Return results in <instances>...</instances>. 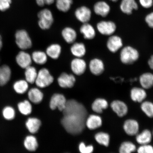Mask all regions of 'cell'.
Listing matches in <instances>:
<instances>
[{
    "instance_id": "cell-1",
    "label": "cell",
    "mask_w": 153,
    "mask_h": 153,
    "mask_svg": "<svg viewBox=\"0 0 153 153\" xmlns=\"http://www.w3.org/2000/svg\"><path fill=\"white\" fill-rule=\"evenodd\" d=\"M64 117L62 120L66 131L72 135L81 133L85 128L87 112L83 105L75 100L67 101L62 111Z\"/></svg>"
},
{
    "instance_id": "cell-2",
    "label": "cell",
    "mask_w": 153,
    "mask_h": 153,
    "mask_svg": "<svg viewBox=\"0 0 153 153\" xmlns=\"http://www.w3.org/2000/svg\"><path fill=\"white\" fill-rule=\"evenodd\" d=\"M139 57L138 51L129 46L123 48L120 53V60L125 64H133L138 60Z\"/></svg>"
},
{
    "instance_id": "cell-3",
    "label": "cell",
    "mask_w": 153,
    "mask_h": 153,
    "mask_svg": "<svg viewBox=\"0 0 153 153\" xmlns=\"http://www.w3.org/2000/svg\"><path fill=\"white\" fill-rule=\"evenodd\" d=\"M39 18L38 24L40 28L43 30L49 29L53 22V18L52 13L47 9L40 11L38 14Z\"/></svg>"
},
{
    "instance_id": "cell-4",
    "label": "cell",
    "mask_w": 153,
    "mask_h": 153,
    "mask_svg": "<svg viewBox=\"0 0 153 153\" xmlns=\"http://www.w3.org/2000/svg\"><path fill=\"white\" fill-rule=\"evenodd\" d=\"M15 42L19 48L25 50L32 46L31 39L27 32L24 30H19L15 34Z\"/></svg>"
},
{
    "instance_id": "cell-5",
    "label": "cell",
    "mask_w": 153,
    "mask_h": 153,
    "mask_svg": "<svg viewBox=\"0 0 153 153\" xmlns=\"http://www.w3.org/2000/svg\"><path fill=\"white\" fill-rule=\"evenodd\" d=\"M53 78L46 68H43L38 73L35 83L38 87L44 88L48 87L53 83Z\"/></svg>"
},
{
    "instance_id": "cell-6",
    "label": "cell",
    "mask_w": 153,
    "mask_h": 153,
    "mask_svg": "<svg viewBox=\"0 0 153 153\" xmlns=\"http://www.w3.org/2000/svg\"><path fill=\"white\" fill-rule=\"evenodd\" d=\"M98 31L102 35L111 36L114 33L116 29L115 24L111 21H101L97 25Z\"/></svg>"
},
{
    "instance_id": "cell-7",
    "label": "cell",
    "mask_w": 153,
    "mask_h": 153,
    "mask_svg": "<svg viewBox=\"0 0 153 153\" xmlns=\"http://www.w3.org/2000/svg\"><path fill=\"white\" fill-rule=\"evenodd\" d=\"M66 102V99L64 95L55 94L51 97L50 102V107L53 110L57 108L59 110L62 111L65 108Z\"/></svg>"
},
{
    "instance_id": "cell-8",
    "label": "cell",
    "mask_w": 153,
    "mask_h": 153,
    "mask_svg": "<svg viewBox=\"0 0 153 153\" xmlns=\"http://www.w3.org/2000/svg\"><path fill=\"white\" fill-rule=\"evenodd\" d=\"M87 68V64L85 60L81 58L76 57L72 61L71 68L74 73L76 75L83 74Z\"/></svg>"
},
{
    "instance_id": "cell-9",
    "label": "cell",
    "mask_w": 153,
    "mask_h": 153,
    "mask_svg": "<svg viewBox=\"0 0 153 153\" xmlns=\"http://www.w3.org/2000/svg\"><path fill=\"white\" fill-rule=\"evenodd\" d=\"M59 86L62 88H71L76 82V78L72 74L63 73L57 79Z\"/></svg>"
},
{
    "instance_id": "cell-10",
    "label": "cell",
    "mask_w": 153,
    "mask_h": 153,
    "mask_svg": "<svg viewBox=\"0 0 153 153\" xmlns=\"http://www.w3.org/2000/svg\"><path fill=\"white\" fill-rule=\"evenodd\" d=\"M75 15L76 19L82 23H88L91 16V10L85 6L81 7L76 9Z\"/></svg>"
},
{
    "instance_id": "cell-11",
    "label": "cell",
    "mask_w": 153,
    "mask_h": 153,
    "mask_svg": "<svg viewBox=\"0 0 153 153\" xmlns=\"http://www.w3.org/2000/svg\"><path fill=\"white\" fill-rule=\"evenodd\" d=\"M32 60V57L30 55L24 51H20L16 57L17 64L23 68L25 69L31 66Z\"/></svg>"
},
{
    "instance_id": "cell-12",
    "label": "cell",
    "mask_w": 153,
    "mask_h": 153,
    "mask_svg": "<svg viewBox=\"0 0 153 153\" xmlns=\"http://www.w3.org/2000/svg\"><path fill=\"white\" fill-rule=\"evenodd\" d=\"M120 8L124 14L131 15L134 10L138 9V5L135 0H122Z\"/></svg>"
},
{
    "instance_id": "cell-13",
    "label": "cell",
    "mask_w": 153,
    "mask_h": 153,
    "mask_svg": "<svg viewBox=\"0 0 153 153\" xmlns=\"http://www.w3.org/2000/svg\"><path fill=\"white\" fill-rule=\"evenodd\" d=\"M123 46V42L121 38L117 36H112L108 38L107 43V47L111 52L115 53L119 50Z\"/></svg>"
},
{
    "instance_id": "cell-14",
    "label": "cell",
    "mask_w": 153,
    "mask_h": 153,
    "mask_svg": "<svg viewBox=\"0 0 153 153\" xmlns=\"http://www.w3.org/2000/svg\"><path fill=\"white\" fill-rule=\"evenodd\" d=\"M89 68L91 73L96 76L100 75L104 71V65L99 59H92L89 63Z\"/></svg>"
},
{
    "instance_id": "cell-15",
    "label": "cell",
    "mask_w": 153,
    "mask_h": 153,
    "mask_svg": "<svg viewBox=\"0 0 153 153\" xmlns=\"http://www.w3.org/2000/svg\"><path fill=\"white\" fill-rule=\"evenodd\" d=\"M110 5L104 1L97 2L94 7V10L95 14L103 17L108 16L110 12Z\"/></svg>"
},
{
    "instance_id": "cell-16",
    "label": "cell",
    "mask_w": 153,
    "mask_h": 153,
    "mask_svg": "<svg viewBox=\"0 0 153 153\" xmlns=\"http://www.w3.org/2000/svg\"><path fill=\"white\" fill-rule=\"evenodd\" d=\"M123 128L128 135L131 136L135 135L138 132L139 124L135 120H128L124 122Z\"/></svg>"
},
{
    "instance_id": "cell-17",
    "label": "cell",
    "mask_w": 153,
    "mask_h": 153,
    "mask_svg": "<svg viewBox=\"0 0 153 153\" xmlns=\"http://www.w3.org/2000/svg\"><path fill=\"white\" fill-rule=\"evenodd\" d=\"M111 107L113 110L120 117H122L127 114L128 108L123 102L120 100H115L111 103Z\"/></svg>"
},
{
    "instance_id": "cell-18",
    "label": "cell",
    "mask_w": 153,
    "mask_h": 153,
    "mask_svg": "<svg viewBox=\"0 0 153 153\" xmlns=\"http://www.w3.org/2000/svg\"><path fill=\"white\" fill-rule=\"evenodd\" d=\"M11 71L10 68L6 65L0 67V86H3L10 79Z\"/></svg>"
},
{
    "instance_id": "cell-19",
    "label": "cell",
    "mask_w": 153,
    "mask_h": 153,
    "mask_svg": "<svg viewBox=\"0 0 153 153\" xmlns=\"http://www.w3.org/2000/svg\"><path fill=\"white\" fill-rule=\"evenodd\" d=\"M80 31L83 34L84 38L85 39H92L95 37L96 32L94 28L91 25L88 23L82 25L80 28Z\"/></svg>"
},
{
    "instance_id": "cell-20",
    "label": "cell",
    "mask_w": 153,
    "mask_h": 153,
    "mask_svg": "<svg viewBox=\"0 0 153 153\" xmlns=\"http://www.w3.org/2000/svg\"><path fill=\"white\" fill-rule=\"evenodd\" d=\"M102 120L100 116L96 115H91L86 120L85 124L91 130L95 129L102 125Z\"/></svg>"
},
{
    "instance_id": "cell-21",
    "label": "cell",
    "mask_w": 153,
    "mask_h": 153,
    "mask_svg": "<svg viewBox=\"0 0 153 153\" xmlns=\"http://www.w3.org/2000/svg\"><path fill=\"white\" fill-rule=\"evenodd\" d=\"M62 35L65 41L68 44L74 43L77 38L75 30L70 27L65 28L63 30Z\"/></svg>"
},
{
    "instance_id": "cell-22",
    "label": "cell",
    "mask_w": 153,
    "mask_h": 153,
    "mask_svg": "<svg viewBox=\"0 0 153 153\" xmlns=\"http://www.w3.org/2000/svg\"><path fill=\"white\" fill-rule=\"evenodd\" d=\"M28 96L30 101L35 104H39L42 100L43 97V93L37 88H33L30 90Z\"/></svg>"
},
{
    "instance_id": "cell-23",
    "label": "cell",
    "mask_w": 153,
    "mask_h": 153,
    "mask_svg": "<svg viewBox=\"0 0 153 153\" xmlns=\"http://www.w3.org/2000/svg\"><path fill=\"white\" fill-rule=\"evenodd\" d=\"M62 47L57 44H52L47 48L46 53L48 56L51 59L56 60L60 56Z\"/></svg>"
},
{
    "instance_id": "cell-24",
    "label": "cell",
    "mask_w": 153,
    "mask_h": 153,
    "mask_svg": "<svg viewBox=\"0 0 153 153\" xmlns=\"http://www.w3.org/2000/svg\"><path fill=\"white\" fill-rule=\"evenodd\" d=\"M41 124L40 120L36 118H29L26 122L27 128L30 133L32 134H35L37 132Z\"/></svg>"
},
{
    "instance_id": "cell-25",
    "label": "cell",
    "mask_w": 153,
    "mask_h": 153,
    "mask_svg": "<svg viewBox=\"0 0 153 153\" xmlns=\"http://www.w3.org/2000/svg\"><path fill=\"white\" fill-rule=\"evenodd\" d=\"M71 51L74 56L81 58L85 54L86 50L85 45L82 43H74L71 48Z\"/></svg>"
},
{
    "instance_id": "cell-26",
    "label": "cell",
    "mask_w": 153,
    "mask_h": 153,
    "mask_svg": "<svg viewBox=\"0 0 153 153\" xmlns=\"http://www.w3.org/2000/svg\"><path fill=\"white\" fill-rule=\"evenodd\" d=\"M139 79L141 85L144 89H150L153 86V74L151 73L143 74Z\"/></svg>"
},
{
    "instance_id": "cell-27",
    "label": "cell",
    "mask_w": 153,
    "mask_h": 153,
    "mask_svg": "<svg viewBox=\"0 0 153 153\" xmlns=\"http://www.w3.org/2000/svg\"><path fill=\"white\" fill-rule=\"evenodd\" d=\"M146 97V93L144 89L140 88H134L131 91V97L135 102H140L144 100Z\"/></svg>"
},
{
    "instance_id": "cell-28",
    "label": "cell",
    "mask_w": 153,
    "mask_h": 153,
    "mask_svg": "<svg viewBox=\"0 0 153 153\" xmlns=\"http://www.w3.org/2000/svg\"><path fill=\"white\" fill-rule=\"evenodd\" d=\"M25 148L30 152H34L38 147V143L36 137L32 135H28L25 138L24 142Z\"/></svg>"
},
{
    "instance_id": "cell-29",
    "label": "cell",
    "mask_w": 153,
    "mask_h": 153,
    "mask_svg": "<svg viewBox=\"0 0 153 153\" xmlns=\"http://www.w3.org/2000/svg\"><path fill=\"white\" fill-rule=\"evenodd\" d=\"M13 88L16 93L19 94H24L28 90V83L26 80H18L13 84Z\"/></svg>"
},
{
    "instance_id": "cell-30",
    "label": "cell",
    "mask_w": 153,
    "mask_h": 153,
    "mask_svg": "<svg viewBox=\"0 0 153 153\" xmlns=\"http://www.w3.org/2000/svg\"><path fill=\"white\" fill-rule=\"evenodd\" d=\"M108 106L106 100L103 99H97L95 100L92 105V109L94 111L97 113L100 114L103 110L105 109Z\"/></svg>"
},
{
    "instance_id": "cell-31",
    "label": "cell",
    "mask_w": 153,
    "mask_h": 153,
    "mask_svg": "<svg viewBox=\"0 0 153 153\" xmlns=\"http://www.w3.org/2000/svg\"><path fill=\"white\" fill-rule=\"evenodd\" d=\"M37 74V70L33 66H30L25 68V75L26 80L28 83L33 84L35 83Z\"/></svg>"
},
{
    "instance_id": "cell-32",
    "label": "cell",
    "mask_w": 153,
    "mask_h": 153,
    "mask_svg": "<svg viewBox=\"0 0 153 153\" xmlns=\"http://www.w3.org/2000/svg\"><path fill=\"white\" fill-rule=\"evenodd\" d=\"M46 53L43 51H34L32 55V60L36 64L43 65L47 62L48 57Z\"/></svg>"
},
{
    "instance_id": "cell-33",
    "label": "cell",
    "mask_w": 153,
    "mask_h": 153,
    "mask_svg": "<svg viewBox=\"0 0 153 153\" xmlns=\"http://www.w3.org/2000/svg\"><path fill=\"white\" fill-rule=\"evenodd\" d=\"M152 139V134L148 130H145L142 133L137 135V142L141 145L148 144Z\"/></svg>"
},
{
    "instance_id": "cell-34",
    "label": "cell",
    "mask_w": 153,
    "mask_h": 153,
    "mask_svg": "<svg viewBox=\"0 0 153 153\" xmlns=\"http://www.w3.org/2000/svg\"><path fill=\"white\" fill-rule=\"evenodd\" d=\"M18 108L21 114L27 116L31 114L32 111V106L29 101L25 100L19 102Z\"/></svg>"
},
{
    "instance_id": "cell-35",
    "label": "cell",
    "mask_w": 153,
    "mask_h": 153,
    "mask_svg": "<svg viewBox=\"0 0 153 153\" xmlns=\"http://www.w3.org/2000/svg\"><path fill=\"white\" fill-rule=\"evenodd\" d=\"M4 118L7 120H14L16 116V111L14 108L10 106H6L2 111Z\"/></svg>"
},
{
    "instance_id": "cell-36",
    "label": "cell",
    "mask_w": 153,
    "mask_h": 153,
    "mask_svg": "<svg viewBox=\"0 0 153 153\" xmlns=\"http://www.w3.org/2000/svg\"><path fill=\"white\" fill-rule=\"evenodd\" d=\"M72 3V0H56V7L59 11L66 12L69 10Z\"/></svg>"
},
{
    "instance_id": "cell-37",
    "label": "cell",
    "mask_w": 153,
    "mask_h": 153,
    "mask_svg": "<svg viewBox=\"0 0 153 153\" xmlns=\"http://www.w3.org/2000/svg\"><path fill=\"white\" fill-rule=\"evenodd\" d=\"M96 140L101 145L105 146H108L110 142V137L108 134L100 132L96 134L95 137Z\"/></svg>"
},
{
    "instance_id": "cell-38",
    "label": "cell",
    "mask_w": 153,
    "mask_h": 153,
    "mask_svg": "<svg viewBox=\"0 0 153 153\" xmlns=\"http://www.w3.org/2000/svg\"><path fill=\"white\" fill-rule=\"evenodd\" d=\"M136 149V146L133 143L126 141L122 143L120 145L119 152L121 153H130L134 152Z\"/></svg>"
},
{
    "instance_id": "cell-39",
    "label": "cell",
    "mask_w": 153,
    "mask_h": 153,
    "mask_svg": "<svg viewBox=\"0 0 153 153\" xmlns=\"http://www.w3.org/2000/svg\"><path fill=\"white\" fill-rule=\"evenodd\" d=\"M141 108L146 115L150 118L153 117V104L149 101H145L141 105Z\"/></svg>"
},
{
    "instance_id": "cell-40",
    "label": "cell",
    "mask_w": 153,
    "mask_h": 153,
    "mask_svg": "<svg viewBox=\"0 0 153 153\" xmlns=\"http://www.w3.org/2000/svg\"><path fill=\"white\" fill-rule=\"evenodd\" d=\"M139 153H153V147L150 145H143L137 150Z\"/></svg>"
},
{
    "instance_id": "cell-41",
    "label": "cell",
    "mask_w": 153,
    "mask_h": 153,
    "mask_svg": "<svg viewBox=\"0 0 153 153\" xmlns=\"http://www.w3.org/2000/svg\"><path fill=\"white\" fill-rule=\"evenodd\" d=\"M79 149L80 152L82 153H91L93 152L94 150L92 146L89 145L88 146H86L83 143H80Z\"/></svg>"
},
{
    "instance_id": "cell-42",
    "label": "cell",
    "mask_w": 153,
    "mask_h": 153,
    "mask_svg": "<svg viewBox=\"0 0 153 153\" xmlns=\"http://www.w3.org/2000/svg\"><path fill=\"white\" fill-rule=\"evenodd\" d=\"M11 0H0V10L5 11L10 7Z\"/></svg>"
},
{
    "instance_id": "cell-43",
    "label": "cell",
    "mask_w": 153,
    "mask_h": 153,
    "mask_svg": "<svg viewBox=\"0 0 153 153\" xmlns=\"http://www.w3.org/2000/svg\"><path fill=\"white\" fill-rule=\"evenodd\" d=\"M140 4L143 8L149 9L153 5V0H139Z\"/></svg>"
},
{
    "instance_id": "cell-44",
    "label": "cell",
    "mask_w": 153,
    "mask_h": 153,
    "mask_svg": "<svg viewBox=\"0 0 153 153\" xmlns=\"http://www.w3.org/2000/svg\"><path fill=\"white\" fill-rule=\"evenodd\" d=\"M145 20L149 27L153 28V12L146 15Z\"/></svg>"
},
{
    "instance_id": "cell-45",
    "label": "cell",
    "mask_w": 153,
    "mask_h": 153,
    "mask_svg": "<svg viewBox=\"0 0 153 153\" xmlns=\"http://www.w3.org/2000/svg\"><path fill=\"white\" fill-rule=\"evenodd\" d=\"M36 3L40 7H43L45 4L51 5L54 2V0H36Z\"/></svg>"
},
{
    "instance_id": "cell-46",
    "label": "cell",
    "mask_w": 153,
    "mask_h": 153,
    "mask_svg": "<svg viewBox=\"0 0 153 153\" xmlns=\"http://www.w3.org/2000/svg\"><path fill=\"white\" fill-rule=\"evenodd\" d=\"M148 64L149 67L153 70V55L151 57L148 61Z\"/></svg>"
},
{
    "instance_id": "cell-47",
    "label": "cell",
    "mask_w": 153,
    "mask_h": 153,
    "mask_svg": "<svg viewBox=\"0 0 153 153\" xmlns=\"http://www.w3.org/2000/svg\"><path fill=\"white\" fill-rule=\"evenodd\" d=\"M3 46V42L2 41V37L1 36L0 34V51H1V49L2 47Z\"/></svg>"
},
{
    "instance_id": "cell-48",
    "label": "cell",
    "mask_w": 153,
    "mask_h": 153,
    "mask_svg": "<svg viewBox=\"0 0 153 153\" xmlns=\"http://www.w3.org/2000/svg\"><path fill=\"white\" fill-rule=\"evenodd\" d=\"M110 1H111L113 2H116L118 1V0H110Z\"/></svg>"
},
{
    "instance_id": "cell-49",
    "label": "cell",
    "mask_w": 153,
    "mask_h": 153,
    "mask_svg": "<svg viewBox=\"0 0 153 153\" xmlns=\"http://www.w3.org/2000/svg\"></svg>"
},
{
    "instance_id": "cell-50",
    "label": "cell",
    "mask_w": 153,
    "mask_h": 153,
    "mask_svg": "<svg viewBox=\"0 0 153 153\" xmlns=\"http://www.w3.org/2000/svg\"></svg>"
}]
</instances>
